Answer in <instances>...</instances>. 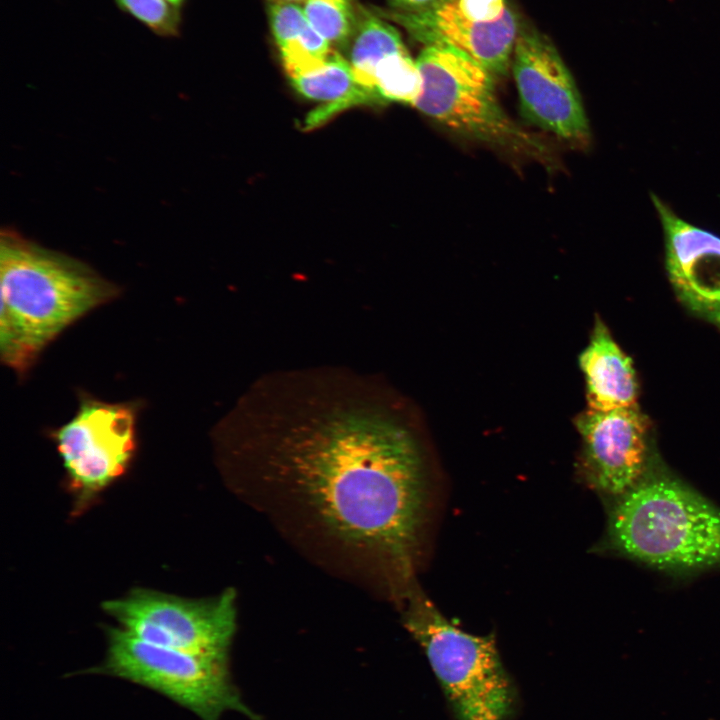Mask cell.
Listing matches in <instances>:
<instances>
[{"label": "cell", "instance_id": "cell-1", "mask_svg": "<svg viewBox=\"0 0 720 720\" xmlns=\"http://www.w3.org/2000/svg\"><path fill=\"white\" fill-rule=\"evenodd\" d=\"M376 377L336 368L258 379L219 423L224 468L353 560L412 576L426 491L411 431Z\"/></svg>", "mask_w": 720, "mask_h": 720}, {"label": "cell", "instance_id": "cell-2", "mask_svg": "<svg viewBox=\"0 0 720 720\" xmlns=\"http://www.w3.org/2000/svg\"><path fill=\"white\" fill-rule=\"evenodd\" d=\"M0 285L1 360L18 373L67 326L119 294L88 265L12 231L1 233Z\"/></svg>", "mask_w": 720, "mask_h": 720}, {"label": "cell", "instance_id": "cell-3", "mask_svg": "<svg viewBox=\"0 0 720 720\" xmlns=\"http://www.w3.org/2000/svg\"><path fill=\"white\" fill-rule=\"evenodd\" d=\"M652 457L643 477L616 497L610 545L622 555L670 572L720 566V509Z\"/></svg>", "mask_w": 720, "mask_h": 720}, {"label": "cell", "instance_id": "cell-4", "mask_svg": "<svg viewBox=\"0 0 720 720\" xmlns=\"http://www.w3.org/2000/svg\"><path fill=\"white\" fill-rule=\"evenodd\" d=\"M403 624L424 649L459 720H504L513 692L492 635L450 622L423 593L406 595Z\"/></svg>", "mask_w": 720, "mask_h": 720}, {"label": "cell", "instance_id": "cell-5", "mask_svg": "<svg viewBox=\"0 0 720 720\" xmlns=\"http://www.w3.org/2000/svg\"><path fill=\"white\" fill-rule=\"evenodd\" d=\"M103 662L93 669L149 689L195 714L219 720L236 711L257 715L243 702L231 679L228 655L186 652L143 640L121 627L106 630Z\"/></svg>", "mask_w": 720, "mask_h": 720}, {"label": "cell", "instance_id": "cell-6", "mask_svg": "<svg viewBox=\"0 0 720 720\" xmlns=\"http://www.w3.org/2000/svg\"><path fill=\"white\" fill-rule=\"evenodd\" d=\"M422 78L415 106L442 126L472 139L528 152H543L500 106L494 75L465 53L424 46L417 60Z\"/></svg>", "mask_w": 720, "mask_h": 720}, {"label": "cell", "instance_id": "cell-7", "mask_svg": "<svg viewBox=\"0 0 720 720\" xmlns=\"http://www.w3.org/2000/svg\"><path fill=\"white\" fill-rule=\"evenodd\" d=\"M102 608L133 635L192 653L228 655L236 628L233 589L211 598L188 599L137 588L104 601Z\"/></svg>", "mask_w": 720, "mask_h": 720}, {"label": "cell", "instance_id": "cell-8", "mask_svg": "<svg viewBox=\"0 0 720 720\" xmlns=\"http://www.w3.org/2000/svg\"><path fill=\"white\" fill-rule=\"evenodd\" d=\"M80 514L128 470L136 452V409L128 403L81 400L74 417L53 433Z\"/></svg>", "mask_w": 720, "mask_h": 720}, {"label": "cell", "instance_id": "cell-9", "mask_svg": "<svg viewBox=\"0 0 720 720\" xmlns=\"http://www.w3.org/2000/svg\"><path fill=\"white\" fill-rule=\"evenodd\" d=\"M511 66L524 117L569 144L588 146L591 132L581 95L552 42L536 30L519 31Z\"/></svg>", "mask_w": 720, "mask_h": 720}, {"label": "cell", "instance_id": "cell-10", "mask_svg": "<svg viewBox=\"0 0 720 720\" xmlns=\"http://www.w3.org/2000/svg\"><path fill=\"white\" fill-rule=\"evenodd\" d=\"M583 442V468L594 488L620 496L634 486L652 460L650 424L639 406L587 409L576 419Z\"/></svg>", "mask_w": 720, "mask_h": 720}, {"label": "cell", "instance_id": "cell-11", "mask_svg": "<svg viewBox=\"0 0 720 720\" xmlns=\"http://www.w3.org/2000/svg\"><path fill=\"white\" fill-rule=\"evenodd\" d=\"M664 236L665 269L681 304L720 330V236L681 218L650 193Z\"/></svg>", "mask_w": 720, "mask_h": 720}, {"label": "cell", "instance_id": "cell-12", "mask_svg": "<svg viewBox=\"0 0 720 720\" xmlns=\"http://www.w3.org/2000/svg\"><path fill=\"white\" fill-rule=\"evenodd\" d=\"M391 21L401 25L415 40L429 45L455 48L489 70L494 76L505 75L512 62L519 33L516 17L509 8L492 23L475 22L466 17L456 0L418 13L383 11Z\"/></svg>", "mask_w": 720, "mask_h": 720}, {"label": "cell", "instance_id": "cell-13", "mask_svg": "<svg viewBox=\"0 0 720 720\" xmlns=\"http://www.w3.org/2000/svg\"><path fill=\"white\" fill-rule=\"evenodd\" d=\"M589 409L607 411L638 405V380L632 359L597 317L590 341L579 356Z\"/></svg>", "mask_w": 720, "mask_h": 720}, {"label": "cell", "instance_id": "cell-14", "mask_svg": "<svg viewBox=\"0 0 720 720\" xmlns=\"http://www.w3.org/2000/svg\"><path fill=\"white\" fill-rule=\"evenodd\" d=\"M290 81L302 96L323 103L307 116L305 129L317 128L354 105L380 102L374 93L357 82L349 61L336 50L323 66Z\"/></svg>", "mask_w": 720, "mask_h": 720}, {"label": "cell", "instance_id": "cell-15", "mask_svg": "<svg viewBox=\"0 0 720 720\" xmlns=\"http://www.w3.org/2000/svg\"><path fill=\"white\" fill-rule=\"evenodd\" d=\"M269 19L289 78L320 68L334 50L332 45L313 29L302 7L296 3L271 1Z\"/></svg>", "mask_w": 720, "mask_h": 720}, {"label": "cell", "instance_id": "cell-16", "mask_svg": "<svg viewBox=\"0 0 720 720\" xmlns=\"http://www.w3.org/2000/svg\"><path fill=\"white\" fill-rule=\"evenodd\" d=\"M350 42L348 61L357 82L378 97L374 89L377 66L388 57L407 50L398 31L380 17L363 12L357 17Z\"/></svg>", "mask_w": 720, "mask_h": 720}, {"label": "cell", "instance_id": "cell-17", "mask_svg": "<svg viewBox=\"0 0 720 720\" xmlns=\"http://www.w3.org/2000/svg\"><path fill=\"white\" fill-rule=\"evenodd\" d=\"M421 88L419 68L407 50L388 57L374 72V89L381 102L413 105Z\"/></svg>", "mask_w": 720, "mask_h": 720}, {"label": "cell", "instance_id": "cell-18", "mask_svg": "<svg viewBox=\"0 0 720 720\" xmlns=\"http://www.w3.org/2000/svg\"><path fill=\"white\" fill-rule=\"evenodd\" d=\"M301 7L313 29L331 45L350 42L358 17L352 0H304Z\"/></svg>", "mask_w": 720, "mask_h": 720}, {"label": "cell", "instance_id": "cell-19", "mask_svg": "<svg viewBox=\"0 0 720 720\" xmlns=\"http://www.w3.org/2000/svg\"><path fill=\"white\" fill-rule=\"evenodd\" d=\"M119 7L164 37L176 36L179 32L180 8L167 0H115Z\"/></svg>", "mask_w": 720, "mask_h": 720}, {"label": "cell", "instance_id": "cell-20", "mask_svg": "<svg viewBox=\"0 0 720 720\" xmlns=\"http://www.w3.org/2000/svg\"><path fill=\"white\" fill-rule=\"evenodd\" d=\"M461 12L469 19L480 23L500 20L509 7L506 0H456Z\"/></svg>", "mask_w": 720, "mask_h": 720}, {"label": "cell", "instance_id": "cell-21", "mask_svg": "<svg viewBox=\"0 0 720 720\" xmlns=\"http://www.w3.org/2000/svg\"><path fill=\"white\" fill-rule=\"evenodd\" d=\"M449 0H387L391 10L418 13L436 8Z\"/></svg>", "mask_w": 720, "mask_h": 720}, {"label": "cell", "instance_id": "cell-22", "mask_svg": "<svg viewBox=\"0 0 720 720\" xmlns=\"http://www.w3.org/2000/svg\"><path fill=\"white\" fill-rule=\"evenodd\" d=\"M167 1H169L170 3H172L173 5H175L179 8H181V6L184 2V0H167Z\"/></svg>", "mask_w": 720, "mask_h": 720}, {"label": "cell", "instance_id": "cell-23", "mask_svg": "<svg viewBox=\"0 0 720 720\" xmlns=\"http://www.w3.org/2000/svg\"><path fill=\"white\" fill-rule=\"evenodd\" d=\"M271 1H283V2H293V3H295V2H297V1H302V2H303L304 0H271Z\"/></svg>", "mask_w": 720, "mask_h": 720}]
</instances>
